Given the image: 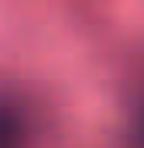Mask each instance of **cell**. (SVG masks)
Listing matches in <instances>:
<instances>
[{
    "instance_id": "cell-1",
    "label": "cell",
    "mask_w": 144,
    "mask_h": 148,
    "mask_svg": "<svg viewBox=\"0 0 144 148\" xmlns=\"http://www.w3.org/2000/svg\"><path fill=\"white\" fill-rule=\"evenodd\" d=\"M14 145V117L10 114H0V148Z\"/></svg>"
}]
</instances>
